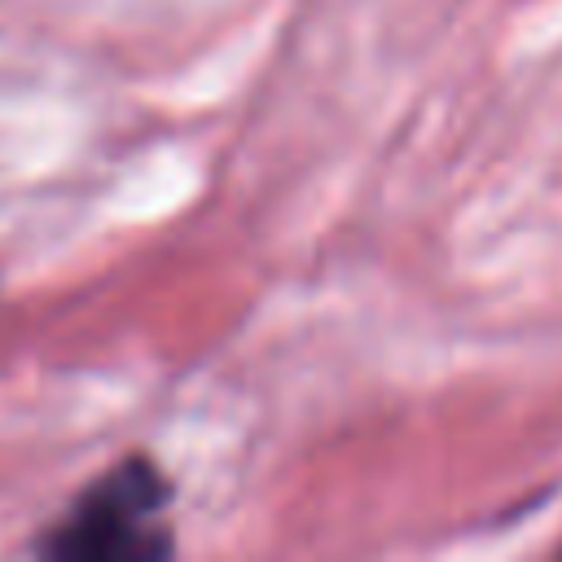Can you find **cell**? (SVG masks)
<instances>
[{
	"label": "cell",
	"instance_id": "cell-1",
	"mask_svg": "<svg viewBox=\"0 0 562 562\" xmlns=\"http://www.w3.org/2000/svg\"><path fill=\"white\" fill-rule=\"evenodd\" d=\"M167 505V479L154 461L127 457L105 470L75 509L48 531L40 553L57 562H136L158 558L171 549L162 527H154L158 509Z\"/></svg>",
	"mask_w": 562,
	"mask_h": 562
}]
</instances>
